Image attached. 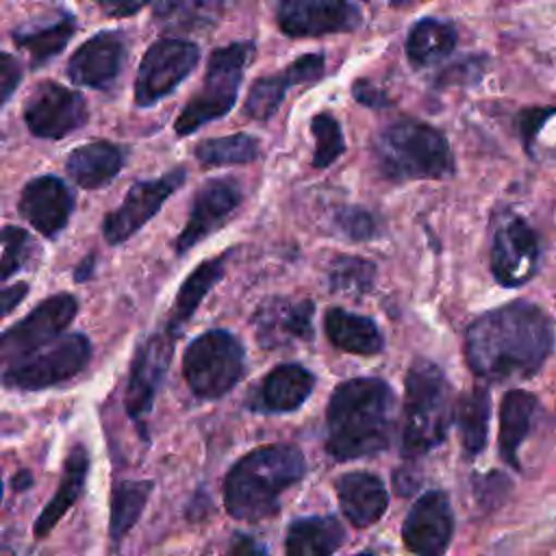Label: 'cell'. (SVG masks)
<instances>
[{"instance_id":"1","label":"cell","mask_w":556,"mask_h":556,"mask_svg":"<svg viewBox=\"0 0 556 556\" xmlns=\"http://www.w3.org/2000/svg\"><path fill=\"white\" fill-rule=\"evenodd\" d=\"M552 345V321L530 302H510L482 313L465 332L467 365L478 378L489 382L536 374Z\"/></svg>"},{"instance_id":"2","label":"cell","mask_w":556,"mask_h":556,"mask_svg":"<svg viewBox=\"0 0 556 556\" xmlns=\"http://www.w3.org/2000/svg\"><path fill=\"white\" fill-rule=\"evenodd\" d=\"M395 395L384 380L352 378L341 382L326 408V450L337 460L374 456L389 447Z\"/></svg>"},{"instance_id":"3","label":"cell","mask_w":556,"mask_h":556,"mask_svg":"<svg viewBox=\"0 0 556 556\" xmlns=\"http://www.w3.org/2000/svg\"><path fill=\"white\" fill-rule=\"evenodd\" d=\"M306 473L304 454L291 443L261 445L241 456L224 478V506L239 521L278 513L280 495Z\"/></svg>"},{"instance_id":"4","label":"cell","mask_w":556,"mask_h":556,"mask_svg":"<svg viewBox=\"0 0 556 556\" xmlns=\"http://www.w3.org/2000/svg\"><path fill=\"white\" fill-rule=\"evenodd\" d=\"M374 154L380 172L395 182L441 180L454 174V156L445 137L437 128L413 119L384 126L374 141Z\"/></svg>"},{"instance_id":"5","label":"cell","mask_w":556,"mask_h":556,"mask_svg":"<svg viewBox=\"0 0 556 556\" xmlns=\"http://www.w3.org/2000/svg\"><path fill=\"white\" fill-rule=\"evenodd\" d=\"M402 452L421 456L439 445L452 424V391L445 374L430 361L417 358L404 384Z\"/></svg>"},{"instance_id":"6","label":"cell","mask_w":556,"mask_h":556,"mask_svg":"<svg viewBox=\"0 0 556 556\" xmlns=\"http://www.w3.org/2000/svg\"><path fill=\"white\" fill-rule=\"evenodd\" d=\"M254 54L252 41H235L211 52L202 89L187 102L174 122L176 135H191L204 124L226 115L243 80V70Z\"/></svg>"},{"instance_id":"7","label":"cell","mask_w":556,"mask_h":556,"mask_svg":"<svg viewBox=\"0 0 556 556\" xmlns=\"http://www.w3.org/2000/svg\"><path fill=\"white\" fill-rule=\"evenodd\" d=\"M243 369V343L222 328L195 337L182 354V376L191 393L200 400H217L232 391Z\"/></svg>"},{"instance_id":"8","label":"cell","mask_w":556,"mask_h":556,"mask_svg":"<svg viewBox=\"0 0 556 556\" xmlns=\"http://www.w3.org/2000/svg\"><path fill=\"white\" fill-rule=\"evenodd\" d=\"M200 48L178 37L156 39L143 54L135 76V104L152 106L169 96L198 65Z\"/></svg>"},{"instance_id":"9","label":"cell","mask_w":556,"mask_h":556,"mask_svg":"<svg viewBox=\"0 0 556 556\" xmlns=\"http://www.w3.org/2000/svg\"><path fill=\"white\" fill-rule=\"evenodd\" d=\"M78 302L72 293H54L39 302L24 319L0 332V365H17L54 341L74 319Z\"/></svg>"},{"instance_id":"10","label":"cell","mask_w":556,"mask_h":556,"mask_svg":"<svg viewBox=\"0 0 556 556\" xmlns=\"http://www.w3.org/2000/svg\"><path fill=\"white\" fill-rule=\"evenodd\" d=\"M91 343L85 334L74 332L61 337L48 352L26 358L2 374V384L17 391H41L74 378L87 367Z\"/></svg>"},{"instance_id":"11","label":"cell","mask_w":556,"mask_h":556,"mask_svg":"<svg viewBox=\"0 0 556 556\" xmlns=\"http://www.w3.org/2000/svg\"><path fill=\"white\" fill-rule=\"evenodd\" d=\"M178 332H172L167 326L154 334H150L135 352L130 363V376L126 384L124 406L130 419L141 424L146 415L152 410L154 397L161 389V382L167 374L174 343Z\"/></svg>"},{"instance_id":"12","label":"cell","mask_w":556,"mask_h":556,"mask_svg":"<svg viewBox=\"0 0 556 556\" xmlns=\"http://www.w3.org/2000/svg\"><path fill=\"white\" fill-rule=\"evenodd\" d=\"M185 180H187L185 167H176L154 180L135 182L128 189L124 202L115 211H111L102 222V235L106 243L119 245L128 237H132L148 219H152L159 213L163 202L174 191H178V187Z\"/></svg>"},{"instance_id":"13","label":"cell","mask_w":556,"mask_h":556,"mask_svg":"<svg viewBox=\"0 0 556 556\" xmlns=\"http://www.w3.org/2000/svg\"><path fill=\"white\" fill-rule=\"evenodd\" d=\"M24 122L35 137L63 139L87 122L85 98L54 80H43L24 106Z\"/></svg>"},{"instance_id":"14","label":"cell","mask_w":556,"mask_h":556,"mask_svg":"<svg viewBox=\"0 0 556 556\" xmlns=\"http://www.w3.org/2000/svg\"><path fill=\"white\" fill-rule=\"evenodd\" d=\"M539 235L521 217H508L493 235L491 271L504 287L528 282L539 267Z\"/></svg>"},{"instance_id":"15","label":"cell","mask_w":556,"mask_h":556,"mask_svg":"<svg viewBox=\"0 0 556 556\" xmlns=\"http://www.w3.org/2000/svg\"><path fill=\"white\" fill-rule=\"evenodd\" d=\"M280 30L289 37H319L356 30L363 15L356 4L339 0H287L276 11Z\"/></svg>"},{"instance_id":"16","label":"cell","mask_w":556,"mask_h":556,"mask_svg":"<svg viewBox=\"0 0 556 556\" xmlns=\"http://www.w3.org/2000/svg\"><path fill=\"white\" fill-rule=\"evenodd\" d=\"M241 187L232 178H213L204 182L191 202L185 228L176 239V254L189 252L202 239L213 235L241 204Z\"/></svg>"},{"instance_id":"17","label":"cell","mask_w":556,"mask_h":556,"mask_svg":"<svg viewBox=\"0 0 556 556\" xmlns=\"http://www.w3.org/2000/svg\"><path fill=\"white\" fill-rule=\"evenodd\" d=\"M454 517L445 493L428 491L408 510L402 539L415 556H443L452 539Z\"/></svg>"},{"instance_id":"18","label":"cell","mask_w":556,"mask_h":556,"mask_svg":"<svg viewBox=\"0 0 556 556\" xmlns=\"http://www.w3.org/2000/svg\"><path fill=\"white\" fill-rule=\"evenodd\" d=\"M126 61V39L119 30H100L76 48L67 61V76L74 85L109 89Z\"/></svg>"},{"instance_id":"19","label":"cell","mask_w":556,"mask_h":556,"mask_svg":"<svg viewBox=\"0 0 556 556\" xmlns=\"http://www.w3.org/2000/svg\"><path fill=\"white\" fill-rule=\"evenodd\" d=\"M324 65H326L324 52H311V54L298 56L278 74L256 78L245 96L243 115L256 122H267L269 117L276 115L285 93L293 85L317 83L324 76Z\"/></svg>"},{"instance_id":"20","label":"cell","mask_w":556,"mask_h":556,"mask_svg":"<svg viewBox=\"0 0 556 556\" xmlns=\"http://www.w3.org/2000/svg\"><path fill=\"white\" fill-rule=\"evenodd\" d=\"M20 215L43 237H56L74 211V195L59 176H37L22 189Z\"/></svg>"},{"instance_id":"21","label":"cell","mask_w":556,"mask_h":556,"mask_svg":"<svg viewBox=\"0 0 556 556\" xmlns=\"http://www.w3.org/2000/svg\"><path fill=\"white\" fill-rule=\"evenodd\" d=\"M313 302L287 298H267L252 317L256 341L265 350H278L291 341H308L313 337Z\"/></svg>"},{"instance_id":"22","label":"cell","mask_w":556,"mask_h":556,"mask_svg":"<svg viewBox=\"0 0 556 556\" xmlns=\"http://www.w3.org/2000/svg\"><path fill=\"white\" fill-rule=\"evenodd\" d=\"M313 387L315 376L306 367L282 363L261 380L250 406L258 413H291L306 402Z\"/></svg>"},{"instance_id":"23","label":"cell","mask_w":556,"mask_h":556,"mask_svg":"<svg viewBox=\"0 0 556 556\" xmlns=\"http://www.w3.org/2000/svg\"><path fill=\"white\" fill-rule=\"evenodd\" d=\"M337 497L343 515L354 528L376 523L389 504L382 480L367 471H350L337 480Z\"/></svg>"},{"instance_id":"24","label":"cell","mask_w":556,"mask_h":556,"mask_svg":"<svg viewBox=\"0 0 556 556\" xmlns=\"http://www.w3.org/2000/svg\"><path fill=\"white\" fill-rule=\"evenodd\" d=\"M126 163V148L111 141H91L67 154L65 167L74 182L83 189H100L109 185Z\"/></svg>"},{"instance_id":"25","label":"cell","mask_w":556,"mask_h":556,"mask_svg":"<svg viewBox=\"0 0 556 556\" xmlns=\"http://www.w3.org/2000/svg\"><path fill=\"white\" fill-rule=\"evenodd\" d=\"M87 471H89V452L83 443H76V445H72L70 454L65 458L63 476H61V482H59L54 495L41 508L39 517L33 523L35 539L48 536L52 532V528L61 521V517L74 506V502L80 497V493L85 489Z\"/></svg>"},{"instance_id":"26","label":"cell","mask_w":556,"mask_h":556,"mask_svg":"<svg viewBox=\"0 0 556 556\" xmlns=\"http://www.w3.org/2000/svg\"><path fill=\"white\" fill-rule=\"evenodd\" d=\"M536 408H539L536 397L530 391H523V389H510L502 397V406H500V454L515 469H519L517 452H519L521 443L526 441V437L530 434Z\"/></svg>"},{"instance_id":"27","label":"cell","mask_w":556,"mask_h":556,"mask_svg":"<svg viewBox=\"0 0 556 556\" xmlns=\"http://www.w3.org/2000/svg\"><path fill=\"white\" fill-rule=\"evenodd\" d=\"M343 526L330 515L295 519L285 536L287 556H332L343 543Z\"/></svg>"},{"instance_id":"28","label":"cell","mask_w":556,"mask_h":556,"mask_svg":"<svg viewBox=\"0 0 556 556\" xmlns=\"http://www.w3.org/2000/svg\"><path fill=\"white\" fill-rule=\"evenodd\" d=\"M324 328L332 345L352 354H378L382 350V334L378 326L363 315L343 311V308H328L324 315Z\"/></svg>"},{"instance_id":"29","label":"cell","mask_w":556,"mask_h":556,"mask_svg":"<svg viewBox=\"0 0 556 556\" xmlns=\"http://www.w3.org/2000/svg\"><path fill=\"white\" fill-rule=\"evenodd\" d=\"M232 254V250L219 254V256H213L208 261H204L202 265H198L189 276L187 280L182 282V287L178 289L176 293V300L172 304V311H169V321H167V328L172 332H178V328L195 313L198 304L204 300V295L222 280L224 276V269H226V258Z\"/></svg>"},{"instance_id":"30","label":"cell","mask_w":556,"mask_h":556,"mask_svg":"<svg viewBox=\"0 0 556 556\" xmlns=\"http://www.w3.org/2000/svg\"><path fill=\"white\" fill-rule=\"evenodd\" d=\"M456 46V28L437 17L419 20L406 37V56L415 67H428L445 59Z\"/></svg>"},{"instance_id":"31","label":"cell","mask_w":556,"mask_h":556,"mask_svg":"<svg viewBox=\"0 0 556 556\" xmlns=\"http://www.w3.org/2000/svg\"><path fill=\"white\" fill-rule=\"evenodd\" d=\"M152 486L150 480H119L113 484L109 532L115 543L139 521Z\"/></svg>"},{"instance_id":"32","label":"cell","mask_w":556,"mask_h":556,"mask_svg":"<svg viewBox=\"0 0 556 556\" xmlns=\"http://www.w3.org/2000/svg\"><path fill=\"white\" fill-rule=\"evenodd\" d=\"M74 30H76V20H74V15L67 13L61 20H56L54 24L15 30L13 41L30 54V65L39 67V65L48 63L52 56H56L67 46Z\"/></svg>"},{"instance_id":"33","label":"cell","mask_w":556,"mask_h":556,"mask_svg":"<svg viewBox=\"0 0 556 556\" xmlns=\"http://www.w3.org/2000/svg\"><path fill=\"white\" fill-rule=\"evenodd\" d=\"M489 415H491V397L484 387H473L458 404L456 424H458L463 447L469 456L480 454L486 443Z\"/></svg>"},{"instance_id":"34","label":"cell","mask_w":556,"mask_h":556,"mask_svg":"<svg viewBox=\"0 0 556 556\" xmlns=\"http://www.w3.org/2000/svg\"><path fill=\"white\" fill-rule=\"evenodd\" d=\"M261 143L256 137L248 132H235L226 137H211L200 141L193 148L195 159L204 167H219V165H239L250 163L258 156Z\"/></svg>"},{"instance_id":"35","label":"cell","mask_w":556,"mask_h":556,"mask_svg":"<svg viewBox=\"0 0 556 556\" xmlns=\"http://www.w3.org/2000/svg\"><path fill=\"white\" fill-rule=\"evenodd\" d=\"M376 276V265L361 256H337L328 271L330 289L337 293L361 295L369 291Z\"/></svg>"},{"instance_id":"36","label":"cell","mask_w":556,"mask_h":556,"mask_svg":"<svg viewBox=\"0 0 556 556\" xmlns=\"http://www.w3.org/2000/svg\"><path fill=\"white\" fill-rule=\"evenodd\" d=\"M311 132L315 137L313 167L324 169V167L332 165L345 150L341 126L330 113H317L311 119Z\"/></svg>"},{"instance_id":"37","label":"cell","mask_w":556,"mask_h":556,"mask_svg":"<svg viewBox=\"0 0 556 556\" xmlns=\"http://www.w3.org/2000/svg\"><path fill=\"white\" fill-rule=\"evenodd\" d=\"M35 243L20 226H4L0 230V280L17 274L33 256Z\"/></svg>"},{"instance_id":"38","label":"cell","mask_w":556,"mask_h":556,"mask_svg":"<svg viewBox=\"0 0 556 556\" xmlns=\"http://www.w3.org/2000/svg\"><path fill=\"white\" fill-rule=\"evenodd\" d=\"M337 226L354 241H365V239H371L376 235V224H374V217L358 208V206H345V208H339L337 211Z\"/></svg>"},{"instance_id":"39","label":"cell","mask_w":556,"mask_h":556,"mask_svg":"<svg viewBox=\"0 0 556 556\" xmlns=\"http://www.w3.org/2000/svg\"><path fill=\"white\" fill-rule=\"evenodd\" d=\"M22 74V63L13 54L0 52V109L15 93Z\"/></svg>"},{"instance_id":"40","label":"cell","mask_w":556,"mask_h":556,"mask_svg":"<svg viewBox=\"0 0 556 556\" xmlns=\"http://www.w3.org/2000/svg\"><path fill=\"white\" fill-rule=\"evenodd\" d=\"M224 556H269V554H267V547L258 539H254L250 534H237V536H232L230 547Z\"/></svg>"},{"instance_id":"41","label":"cell","mask_w":556,"mask_h":556,"mask_svg":"<svg viewBox=\"0 0 556 556\" xmlns=\"http://www.w3.org/2000/svg\"><path fill=\"white\" fill-rule=\"evenodd\" d=\"M26 293H28L26 282H15L11 287H2L0 289V319L7 317L15 306H20V302L24 300Z\"/></svg>"},{"instance_id":"42","label":"cell","mask_w":556,"mask_h":556,"mask_svg":"<svg viewBox=\"0 0 556 556\" xmlns=\"http://www.w3.org/2000/svg\"><path fill=\"white\" fill-rule=\"evenodd\" d=\"M354 98L367 106H384L387 98L384 93H380L376 87H371L367 80H356L354 83Z\"/></svg>"},{"instance_id":"43","label":"cell","mask_w":556,"mask_h":556,"mask_svg":"<svg viewBox=\"0 0 556 556\" xmlns=\"http://www.w3.org/2000/svg\"><path fill=\"white\" fill-rule=\"evenodd\" d=\"M102 9L113 15V17H126V15H132L137 13L139 9H143V4H102Z\"/></svg>"},{"instance_id":"44","label":"cell","mask_w":556,"mask_h":556,"mask_svg":"<svg viewBox=\"0 0 556 556\" xmlns=\"http://www.w3.org/2000/svg\"><path fill=\"white\" fill-rule=\"evenodd\" d=\"M33 484V476L28 469H20L15 476H13V489L15 491H24Z\"/></svg>"},{"instance_id":"45","label":"cell","mask_w":556,"mask_h":556,"mask_svg":"<svg viewBox=\"0 0 556 556\" xmlns=\"http://www.w3.org/2000/svg\"><path fill=\"white\" fill-rule=\"evenodd\" d=\"M91 271H93V256H87L83 263H80V267L76 269V280H87L89 276H91Z\"/></svg>"},{"instance_id":"46","label":"cell","mask_w":556,"mask_h":556,"mask_svg":"<svg viewBox=\"0 0 556 556\" xmlns=\"http://www.w3.org/2000/svg\"><path fill=\"white\" fill-rule=\"evenodd\" d=\"M0 556H15V545L11 543L9 536L0 539Z\"/></svg>"},{"instance_id":"47","label":"cell","mask_w":556,"mask_h":556,"mask_svg":"<svg viewBox=\"0 0 556 556\" xmlns=\"http://www.w3.org/2000/svg\"><path fill=\"white\" fill-rule=\"evenodd\" d=\"M354 556H376L374 552H358V554H354Z\"/></svg>"},{"instance_id":"48","label":"cell","mask_w":556,"mask_h":556,"mask_svg":"<svg viewBox=\"0 0 556 556\" xmlns=\"http://www.w3.org/2000/svg\"><path fill=\"white\" fill-rule=\"evenodd\" d=\"M2 491H4V486H2V478H0V502H2Z\"/></svg>"}]
</instances>
